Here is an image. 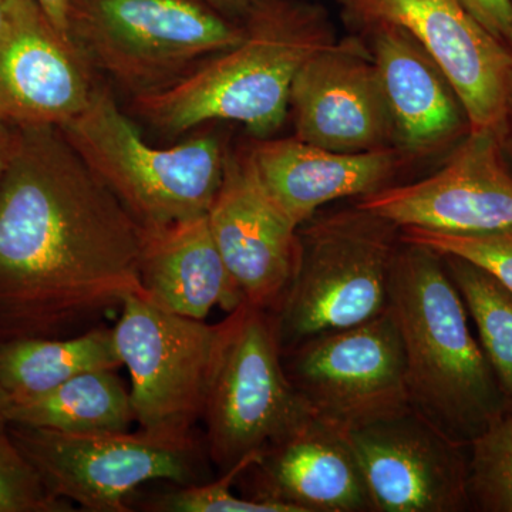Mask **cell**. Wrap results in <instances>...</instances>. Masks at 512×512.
Masks as SVG:
<instances>
[{
  "instance_id": "obj_1",
  "label": "cell",
  "mask_w": 512,
  "mask_h": 512,
  "mask_svg": "<svg viewBox=\"0 0 512 512\" xmlns=\"http://www.w3.org/2000/svg\"><path fill=\"white\" fill-rule=\"evenodd\" d=\"M143 228L56 126H16L0 178V342L97 328L140 282Z\"/></svg>"
},
{
  "instance_id": "obj_2",
  "label": "cell",
  "mask_w": 512,
  "mask_h": 512,
  "mask_svg": "<svg viewBox=\"0 0 512 512\" xmlns=\"http://www.w3.org/2000/svg\"><path fill=\"white\" fill-rule=\"evenodd\" d=\"M237 45L161 92L128 100L131 113L165 136L215 120L266 137L284 123L293 80L333 42L325 16L295 0H252Z\"/></svg>"
},
{
  "instance_id": "obj_3",
  "label": "cell",
  "mask_w": 512,
  "mask_h": 512,
  "mask_svg": "<svg viewBox=\"0 0 512 512\" xmlns=\"http://www.w3.org/2000/svg\"><path fill=\"white\" fill-rule=\"evenodd\" d=\"M402 338L410 407L458 443L507 416L503 394L443 256L402 241L389 291Z\"/></svg>"
},
{
  "instance_id": "obj_4",
  "label": "cell",
  "mask_w": 512,
  "mask_h": 512,
  "mask_svg": "<svg viewBox=\"0 0 512 512\" xmlns=\"http://www.w3.org/2000/svg\"><path fill=\"white\" fill-rule=\"evenodd\" d=\"M59 128L141 228L164 227L210 210L227 157L218 134L151 146L99 79L87 106Z\"/></svg>"
},
{
  "instance_id": "obj_5",
  "label": "cell",
  "mask_w": 512,
  "mask_h": 512,
  "mask_svg": "<svg viewBox=\"0 0 512 512\" xmlns=\"http://www.w3.org/2000/svg\"><path fill=\"white\" fill-rule=\"evenodd\" d=\"M241 39V23L204 0H72L70 42L128 100L168 89Z\"/></svg>"
},
{
  "instance_id": "obj_6",
  "label": "cell",
  "mask_w": 512,
  "mask_h": 512,
  "mask_svg": "<svg viewBox=\"0 0 512 512\" xmlns=\"http://www.w3.org/2000/svg\"><path fill=\"white\" fill-rule=\"evenodd\" d=\"M299 261L272 313L281 350L387 311L400 228L355 207L299 227Z\"/></svg>"
},
{
  "instance_id": "obj_7",
  "label": "cell",
  "mask_w": 512,
  "mask_h": 512,
  "mask_svg": "<svg viewBox=\"0 0 512 512\" xmlns=\"http://www.w3.org/2000/svg\"><path fill=\"white\" fill-rule=\"evenodd\" d=\"M202 420L222 473L315 420L286 376L274 316L244 302L222 320Z\"/></svg>"
},
{
  "instance_id": "obj_8",
  "label": "cell",
  "mask_w": 512,
  "mask_h": 512,
  "mask_svg": "<svg viewBox=\"0 0 512 512\" xmlns=\"http://www.w3.org/2000/svg\"><path fill=\"white\" fill-rule=\"evenodd\" d=\"M8 431L55 497L92 512H127L148 481L202 483L204 454L194 436L137 433L66 434L8 423Z\"/></svg>"
},
{
  "instance_id": "obj_9",
  "label": "cell",
  "mask_w": 512,
  "mask_h": 512,
  "mask_svg": "<svg viewBox=\"0 0 512 512\" xmlns=\"http://www.w3.org/2000/svg\"><path fill=\"white\" fill-rule=\"evenodd\" d=\"M113 328L114 345L131 379V404L140 430L192 436L202 419L220 325L128 296Z\"/></svg>"
},
{
  "instance_id": "obj_10",
  "label": "cell",
  "mask_w": 512,
  "mask_h": 512,
  "mask_svg": "<svg viewBox=\"0 0 512 512\" xmlns=\"http://www.w3.org/2000/svg\"><path fill=\"white\" fill-rule=\"evenodd\" d=\"M282 363L315 419L346 433L410 409L402 338L389 309L282 350Z\"/></svg>"
},
{
  "instance_id": "obj_11",
  "label": "cell",
  "mask_w": 512,
  "mask_h": 512,
  "mask_svg": "<svg viewBox=\"0 0 512 512\" xmlns=\"http://www.w3.org/2000/svg\"><path fill=\"white\" fill-rule=\"evenodd\" d=\"M373 512L471 510L470 451L412 407L350 431Z\"/></svg>"
},
{
  "instance_id": "obj_12",
  "label": "cell",
  "mask_w": 512,
  "mask_h": 512,
  "mask_svg": "<svg viewBox=\"0 0 512 512\" xmlns=\"http://www.w3.org/2000/svg\"><path fill=\"white\" fill-rule=\"evenodd\" d=\"M367 26L409 32L440 67L466 111L470 130H497L510 87L512 56L460 0H345Z\"/></svg>"
},
{
  "instance_id": "obj_13",
  "label": "cell",
  "mask_w": 512,
  "mask_h": 512,
  "mask_svg": "<svg viewBox=\"0 0 512 512\" xmlns=\"http://www.w3.org/2000/svg\"><path fill=\"white\" fill-rule=\"evenodd\" d=\"M356 205L400 229L478 234L512 228V168L497 131L470 130L430 177L389 185Z\"/></svg>"
},
{
  "instance_id": "obj_14",
  "label": "cell",
  "mask_w": 512,
  "mask_h": 512,
  "mask_svg": "<svg viewBox=\"0 0 512 512\" xmlns=\"http://www.w3.org/2000/svg\"><path fill=\"white\" fill-rule=\"evenodd\" d=\"M207 217L245 302L274 312L298 268L299 227L266 190L248 150H227Z\"/></svg>"
},
{
  "instance_id": "obj_15",
  "label": "cell",
  "mask_w": 512,
  "mask_h": 512,
  "mask_svg": "<svg viewBox=\"0 0 512 512\" xmlns=\"http://www.w3.org/2000/svg\"><path fill=\"white\" fill-rule=\"evenodd\" d=\"M289 109L295 137L313 146L357 153L393 140L375 60L357 39L333 42L303 64Z\"/></svg>"
},
{
  "instance_id": "obj_16",
  "label": "cell",
  "mask_w": 512,
  "mask_h": 512,
  "mask_svg": "<svg viewBox=\"0 0 512 512\" xmlns=\"http://www.w3.org/2000/svg\"><path fill=\"white\" fill-rule=\"evenodd\" d=\"M97 77L47 22L36 0H16L0 35V119L60 127L89 103Z\"/></svg>"
},
{
  "instance_id": "obj_17",
  "label": "cell",
  "mask_w": 512,
  "mask_h": 512,
  "mask_svg": "<svg viewBox=\"0 0 512 512\" xmlns=\"http://www.w3.org/2000/svg\"><path fill=\"white\" fill-rule=\"evenodd\" d=\"M237 483L292 512H373L349 433L318 419L259 454Z\"/></svg>"
},
{
  "instance_id": "obj_18",
  "label": "cell",
  "mask_w": 512,
  "mask_h": 512,
  "mask_svg": "<svg viewBox=\"0 0 512 512\" xmlns=\"http://www.w3.org/2000/svg\"><path fill=\"white\" fill-rule=\"evenodd\" d=\"M248 153L266 190L298 227L329 202L389 187L406 160L397 147L345 153L296 137L259 140Z\"/></svg>"
},
{
  "instance_id": "obj_19",
  "label": "cell",
  "mask_w": 512,
  "mask_h": 512,
  "mask_svg": "<svg viewBox=\"0 0 512 512\" xmlns=\"http://www.w3.org/2000/svg\"><path fill=\"white\" fill-rule=\"evenodd\" d=\"M373 60L392 121L393 140L404 154L423 156L466 136V111L440 67L406 30L373 26Z\"/></svg>"
},
{
  "instance_id": "obj_20",
  "label": "cell",
  "mask_w": 512,
  "mask_h": 512,
  "mask_svg": "<svg viewBox=\"0 0 512 512\" xmlns=\"http://www.w3.org/2000/svg\"><path fill=\"white\" fill-rule=\"evenodd\" d=\"M140 282L165 311L204 320L215 306L231 313L245 302L215 239L207 214L143 228Z\"/></svg>"
},
{
  "instance_id": "obj_21",
  "label": "cell",
  "mask_w": 512,
  "mask_h": 512,
  "mask_svg": "<svg viewBox=\"0 0 512 512\" xmlns=\"http://www.w3.org/2000/svg\"><path fill=\"white\" fill-rule=\"evenodd\" d=\"M6 421L66 434L126 433L136 421L116 369L92 370L30 399L10 400Z\"/></svg>"
},
{
  "instance_id": "obj_22",
  "label": "cell",
  "mask_w": 512,
  "mask_h": 512,
  "mask_svg": "<svg viewBox=\"0 0 512 512\" xmlns=\"http://www.w3.org/2000/svg\"><path fill=\"white\" fill-rule=\"evenodd\" d=\"M121 366L113 329L101 326L72 338L0 342V387L10 400L40 396L82 373Z\"/></svg>"
},
{
  "instance_id": "obj_23",
  "label": "cell",
  "mask_w": 512,
  "mask_h": 512,
  "mask_svg": "<svg viewBox=\"0 0 512 512\" xmlns=\"http://www.w3.org/2000/svg\"><path fill=\"white\" fill-rule=\"evenodd\" d=\"M467 315L480 336V346L512 414V292L483 268L453 255H441Z\"/></svg>"
},
{
  "instance_id": "obj_24",
  "label": "cell",
  "mask_w": 512,
  "mask_h": 512,
  "mask_svg": "<svg viewBox=\"0 0 512 512\" xmlns=\"http://www.w3.org/2000/svg\"><path fill=\"white\" fill-rule=\"evenodd\" d=\"M471 510L512 512V414L468 446Z\"/></svg>"
},
{
  "instance_id": "obj_25",
  "label": "cell",
  "mask_w": 512,
  "mask_h": 512,
  "mask_svg": "<svg viewBox=\"0 0 512 512\" xmlns=\"http://www.w3.org/2000/svg\"><path fill=\"white\" fill-rule=\"evenodd\" d=\"M403 242L421 245L440 255L473 262L512 292V228L478 234H451L429 229H400Z\"/></svg>"
},
{
  "instance_id": "obj_26",
  "label": "cell",
  "mask_w": 512,
  "mask_h": 512,
  "mask_svg": "<svg viewBox=\"0 0 512 512\" xmlns=\"http://www.w3.org/2000/svg\"><path fill=\"white\" fill-rule=\"evenodd\" d=\"M70 503L50 493L0 423V512H67Z\"/></svg>"
},
{
  "instance_id": "obj_27",
  "label": "cell",
  "mask_w": 512,
  "mask_h": 512,
  "mask_svg": "<svg viewBox=\"0 0 512 512\" xmlns=\"http://www.w3.org/2000/svg\"><path fill=\"white\" fill-rule=\"evenodd\" d=\"M259 454L245 458L229 468L212 483L181 485L178 490L164 494L153 504V510L165 512H292L284 504L238 497L232 493L242 471L254 463Z\"/></svg>"
},
{
  "instance_id": "obj_28",
  "label": "cell",
  "mask_w": 512,
  "mask_h": 512,
  "mask_svg": "<svg viewBox=\"0 0 512 512\" xmlns=\"http://www.w3.org/2000/svg\"><path fill=\"white\" fill-rule=\"evenodd\" d=\"M470 15L505 46L512 40V0H460Z\"/></svg>"
},
{
  "instance_id": "obj_29",
  "label": "cell",
  "mask_w": 512,
  "mask_h": 512,
  "mask_svg": "<svg viewBox=\"0 0 512 512\" xmlns=\"http://www.w3.org/2000/svg\"><path fill=\"white\" fill-rule=\"evenodd\" d=\"M37 6L64 42H70V10L72 0H36ZM73 46V45H72Z\"/></svg>"
},
{
  "instance_id": "obj_30",
  "label": "cell",
  "mask_w": 512,
  "mask_h": 512,
  "mask_svg": "<svg viewBox=\"0 0 512 512\" xmlns=\"http://www.w3.org/2000/svg\"><path fill=\"white\" fill-rule=\"evenodd\" d=\"M508 49H510L512 56V40L508 43ZM498 141H500L501 150L507 163L512 168V70L510 87H508L507 101H505V110L503 119H501L500 126L497 127Z\"/></svg>"
},
{
  "instance_id": "obj_31",
  "label": "cell",
  "mask_w": 512,
  "mask_h": 512,
  "mask_svg": "<svg viewBox=\"0 0 512 512\" xmlns=\"http://www.w3.org/2000/svg\"><path fill=\"white\" fill-rule=\"evenodd\" d=\"M205 3L224 15L225 18L241 23L247 16L252 0H204Z\"/></svg>"
},
{
  "instance_id": "obj_32",
  "label": "cell",
  "mask_w": 512,
  "mask_h": 512,
  "mask_svg": "<svg viewBox=\"0 0 512 512\" xmlns=\"http://www.w3.org/2000/svg\"><path fill=\"white\" fill-rule=\"evenodd\" d=\"M16 126L9 121L0 119V178L8 164L13 143H15Z\"/></svg>"
},
{
  "instance_id": "obj_33",
  "label": "cell",
  "mask_w": 512,
  "mask_h": 512,
  "mask_svg": "<svg viewBox=\"0 0 512 512\" xmlns=\"http://www.w3.org/2000/svg\"><path fill=\"white\" fill-rule=\"evenodd\" d=\"M16 0H0V35H2L3 29H5L6 23H8L10 10H12L13 3Z\"/></svg>"
},
{
  "instance_id": "obj_34",
  "label": "cell",
  "mask_w": 512,
  "mask_h": 512,
  "mask_svg": "<svg viewBox=\"0 0 512 512\" xmlns=\"http://www.w3.org/2000/svg\"><path fill=\"white\" fill-rule=\"evenodd\" d=\"M9 406L10 397L8 396V393L0 387V423H3V421L8 423V421H6V413H8Z\"/></svg>"
}]
</instances>
